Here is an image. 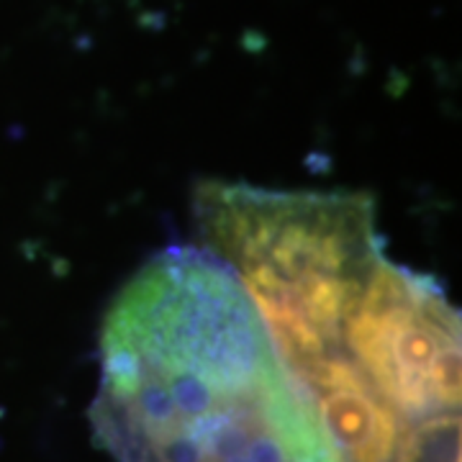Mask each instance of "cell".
I'll use <instances>...</instances> for the list:
<instances>
[{
  "label": "cell",
  "mask_w": 462,
  "mask_h": 462,
  "mask_svg": "<svg viewBox=\"0 0 462 462\" xmlns=\"http://www.w3.org/2000/svg\"><path fill=\"white\" fill-rule=\"evenodd\" d=\"M90 424L116 462H342L229 264L152 257L103 319Z\"/></svg>",
  "instance_id": "6da1fadb"
},
{
  "label": "cell",
  "mask_w": 462,
  "mask_h": 462,
  "mask_svg": "<svg viewBox=\"0 0 462 462\" xmlns=\"http://www.w3.org/2000/svg\"><path fill=\"white\" fill-rule=\"evenodd\" d=\"M349 373L409 427L460 413V314L442 285L380 254L342 316V363L306 391Z\"/></svg>",
  "instance_id": "7a4b0ae2"
}]
</instances>
